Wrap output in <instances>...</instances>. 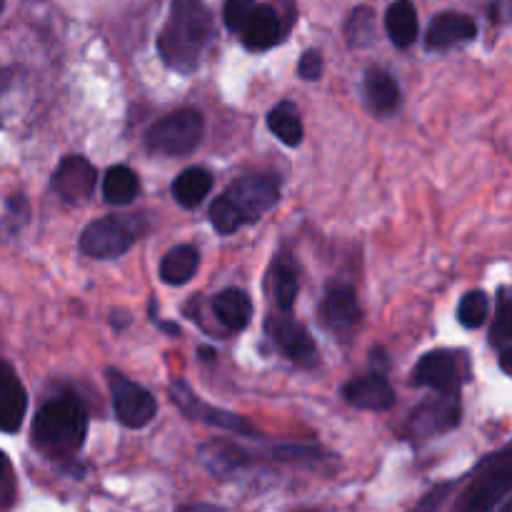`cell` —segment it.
<instances>
[{"label":"cell","instance_id":"obj_1","mask_svg":"<svg viewBox=\"0 0 512 512\" xmlns=\"http://www.w3.org/2000/svg\"><path fill=\"white\" fill-rule=\"evenodd\" d=\"M213 35V15L203 0H173L168 20L158 35L160 60L180 75L195 73Z\"/></svg>","mask_w":512,"mask_h":512},{"label":"cell","instance_id":"obj_2","mask_svg":"<svg viewBox=\"0 0 512 512\" xmlns=\"http://www.w3.org/2000/svg\"><path fill=\"white\" fill-rule=\"evenodd\" d=\"M278 200V180L270 175H243L230 183L218 200H213L208 218L220 235H233L263 218L278 205Z\"/></svg>","mask_w":512,"mask_h":512},{"label":"cell","instance_id":"obj_3","mask_svg":"<svg viewBox=\"0 0 512 512\" xmlns=\"http://www.w3.org/2000/svg\"><path fill=\"white\" fill-rule=\"evenodd\" d=\"M88 410L78 395H58L35 413L33 445L53 460H68L83 448Z\"/></svg>","mask_w":512,"mask_h":512},{"label":"cell","instance_id":"obj_4","mask_svg":"<svg viewBox=\"0 0 512 512\" xmlns=\"http://www.w3.org/2000/svg\"><path fill=\"white\" fill-rule=\"evenodd\" d=\"M205 133V118L195 108H180L175 113L165 115L153 128L145 133V148L155 155H180L193 153L200 145Z\"/></svg>","mask_w":512,"mask_h":512},{"label":"cell","instance_id":"obj_5","mask_svg":"<svg viewBox=\"0 0 512 512\" xmlns=\"http://www.w3.org/2000/svg\"><path fill=\"white\" fill-rule=\"evenodd\" d=\"M512 488L510 450H500L498 455L485 460L473 473V483L460 495L455 508L460 512H488L508 500Z\"/></svg>","mask_w":512,"mask_h":512},{"label":"cell","instance_id":"obj_6","mask_svg":"<svg viewBox=\"0 0 512 512\" xmlns=\"http://www.w3.org/2000/svg\"><path fill=\"white\" fill-rule=\"evenodd\" d=\"M435 393L438 395L423 400L413 410L408 425H405V433L415 443L450 433V430L458 428L460 418H463V405H460L458 390H435Z\"/></svg>","mask_w":512,"mask_h":512},{"label":"cell","instance_id":"obj_7","mask_svg":"<svg viewBox=\"0 0 512 512\" xmlns=\"http://www.w3.org/2000/svg\"><path fill=\"white\" fill-rule=\"evenodd\" d=\"M170 400L180 408V413L190 420H198V423L213 425V428L225 430V433L245 435V438H260V433L255 430V425L250 420H245L243 415L230 413V410L213 408L205 400H200L195 395V390L190 388L185 380H173L170 383Z\"/></svg>","mask_w":512,"mask_h":512},{"label":"cell","instance_id":"obj_8","mask_svg":"<svg viewBox=\"0 0 512 512\" xmlns=\"http://www.w3.org/2000/svg\"><path fill=\"white\" fill-rule=\"evenodd\" d=\"M138 235V220L110 215V218H100L85 228V233L80 235V250L95 260L120 258L123 253H128Z\"/></svg>","mask_w":512,"mask_h":512},{"label":"cell","instance_id":"obj_9","mask_svg":"<svg viewBox=\"0 0 512 512\" xmlns=\"http://www.w3.org/2000/svg\"><path fill=\"white\" fill-rule=\"evenodd\" d=\"M413 385L430 390H460L470 380L468 355L463 350H430L413 368Z\"/></svg>","mask_w":512,"mask_h":512},{"label":"cell","instance_id":"obj_10","mask_svg":"<svg viewBox=\"0 0 512 512\" xmlns=\"http://www.w3.org/2000/svg\"><path fill=\"white\" fill-rule=\"evenodd\" d=\"M105 380H108L110 398H113L115 418L125 425V428H145L150 420L158 413V403L153 395L143 388V385L133 383L125 378L120 370H105Z\"/></svg>","mask_w":512,"mask_h":512},{"label":"cell","instance_id":"obj_11","mask_svg":"<svg viewBox=\"0 0 512 512\" xmlns=\"http://www.w3.org/2000/svg\"><path fill=\"white\" fill-rule=\"evenodd\" d=\"M265 333L273 340L275 348H278L285 358L293 360L295 365H303V368L318 365V345L310 338L308 330H305L298 320L290 318L288 313L280 310L278 315H270V318L265 320Z\"/></svg>","mask_w":512,"mask_h":512},{"label":"cell","instance_id":"obj_12","mask_svg":"<svg viewBox=\"0 0 512 512\" xmlns=\"http://www.w3.org/2000/svg\"><path fill=\"white\" fill-rule=\"evenodd\" d=\"M360 318H363V313H360L358 293H355L353 285L345 283V280H330L323 298V323L328 325V330L345 338V335L358 330Z\"/></svg>","mask_w":512,"mask_h":512},{"label":"cell","instance_id":"obj_13","mask_svg":"<svg viewBox=\"0 0 512 512\" xmlns=\"http://www.w3.org/2000/svg\"><path fill=\"white\" fill-rule=\"evenodd\" d=\"M95 183H98V170L83 155H68L60 160L53 173V190L65 200V203L80 205L93 195Z\"/></svg>","mask_w":512,"mask_h":512},{"label":"cell","instance_id":"obj_14","mask_svg":"<svg viewBox=\"0 0 512 512\" xmlns=\"http://www.w3.org/2000/svg\"><path fill=\"white\" fill-rule=\"evenodd\" d=\"M238 35L245 48L260 53V50H268L280 43V38H283V20H280L278 10L273 5L255 3V8L250 10L248 18L240 25Z\"/></svg>","mask_w":512,"mask_h":512},{"label":"cell","instance_id":"obj_15","mask_svg":"<svg viewBox=\"0 0 512 512\" xmlns=\"http://www.w3.org/2000/svg\"><path fill=\"white\" fill-rule=\"evenodd\" d=\"M28 410V395L15 370L0 360V430L18 433Z\"/></svg>","mask_w":512,"mask_h":512},{"label":"cell","instance_id":"obj_16","mask_svg":"<svg viewBox=\"0 0 512 512\" xmlns=\"http://www.w3.org/2000/svg\"><path fill=\"white\" fill-rule=\"evenodd\" d=\"M343 398L358 410H390L395 405V390L383 373H370L345 385Z\"/></svg>","mask_w":512,"mask_h":512},{"label":"cell","instance_id":"obj_17","mask_svg":"<svg viewBox=\"0 0 512 512\" xmlns=\"http://www.w3.org/2000/svg\"><path fill=\"white\" fill-rule=\"evenodd\" d=\"M478 35V25L470 15L463 13H440L433 18L428 33H425V48L448 50L453 45H463Z\"/></svg>","mask_w":512,"mask_h":512},{"label":"cell","instance_id":"obj_18","mask_svg":"<svg viewBox=\"0 0 512 512\" xmlns=\"http://www.w3.org/2000/svg\"><path fill=\"white\" fill-rule=\"evenodd\" d=\"M210 310L218 318V323L223 325L230 333H240V330L248 328L250 318H253V303H250L248 293H243L240 288H225L210 300Z\"/></svg>","mask_w":512,"mask_h":512},{"label":"cell","instance_id":"obj_19","mask_svg":"<svg viewBox=\"0 0 512 512\" xmlns=\"http://www.w3.org/2000/svg\"><path fill=\"white\" fill-rule=\"evenodd\" d=\"M265 288H268L270 300L278 305V310L290 313V310L295 308V300H298V293H300V275L293 260L288 258L275 260L268 270Z\"/></svg>","mask_w":512,"mask_h":512},{"label":"cell","instance_id":"obj_20","mask_svg":"<svg viewBox=\"0 0 512 512\" xmlns=\"http://www.w3.org/2000/svg\"><path fill=\"white\" fill-rule=\"evenodd\" d=\"M363 85L365 100L375 115H390L400 108V85L393 73L383 68H370Z\"/></svg>","mask_w":512,"mask_h":512},{"label":"cell","instance_id":"obj_21","mask_svg":"<svg viewBox=\"0 0 512 512\" xmlns=\"http://www.w3.org/2000/svg\"><path fill=\"white\" fill-rule=\"evenodd\" d=\"M385 28L395 48H410L418 38V10L410 0H395L385 13Z\"/></svg>","mask_w":512,"mask_h":512},{"label":"cell","instance_id":"obj_22","mask_svg":"<svg viewBox=\"0 0 512 512\" xmlns=\"http://www.w3.org/2000/svg\"><path fill=\"white\" fill-rule=\"evenodd\" d=\"M210 188H213V175H210L208 170L188 168L173 180V188H170V193H173V198L178 200L180 208L193 210V208H198L205 198H208Z\"/></svg>","mask_w":512,"mask_h":512},{"label":"cell","instance_id":"obj_23","mask_svg":"<svg viewBox=\"0 0 512 512\" xmlns=\"http://www.w3.org/2000/svg\"><path fill=\"white\" fill-rule=\"evenodd\" d=\"M200 268V253L195 245H178L160 260V278L168 285H185Z\"/></svg>","mask_w":512,"mask_h":512},{"label":"cell","instance_id":"obj_24","mask_svg":"<svg viewBox=\"0 0 512 512\" xmlns=\"http://www.w3.org/2000/svg\"><path fill=\"white\" fill-rule=\"evenodd\" d=\"M268 128L280 143L290 145V148H298L303 143V120H300L298 108H295L290 100H283V103L273 105L268 113Z\"/></svg>","mask_w":512,"mask_h":512},{"label":"cell","instance_id":"obj_25","mask_svg":"<svg viewBox=\"0 0 512 512\" xmlns=\"http://www.w3.org/2000/svg\"><path fill=\"white\" fill-rule=\"evenodd\" d=\"M512 308H510V293L508 288H500L498 305H495V320L493 330H490V343L500 355V368L510 373V350H512Z\"/></svg>","mask_w":512,"mask_h":512},{"label":"cell","instance_id":"obj_26","mask_svg":"<svg viewBox=\"0 0 512 512\" xmlns=\"http://www.w3.org/2000/svg\"><path fill=\"white\" fill-rule=\"evenodd\" d=\"M140 193V178L128 165H113L105 173L103 195L110 205H130Z\"/></svg>","mask_w":512,"mask_h":512},{"label":"cell","instance_id":"obj_27","mask_svg":"<svg viewBox=\"0 0 512 512\" xmlns=\"http://www.w3.org/2000/svg\"><path fill=\"white\" fill-rule=\"evenodd\" d=\"M490 313V300L483 290H470V293L463 295L458 305V320L463 328L478 330L483 328L485 320H488Z\"/></svg>","mask_w":512,"mask_h":512},{"label":"cell","instance_id":"obj_28","mask_svg":"<svg viewBox=\"0 0 512 512\" xmlns=\"http://www.w3.org/2000/svg\"><path fill=\"white\" fill-rule=\"evenodd\" d=\"M375 15L370 8H358L348 20V40L350 45H365L373 40Z\"/></svg>","mask_w":512,"mask_h":512},{"label":"cell","instance_id":"obj_29","mask_svg":"<svg viewBox=\"0 0 512 512\" xmlns=\"http://www.w3.org/2000/svg\"><path fill=\"white\" fill-rule=\"evenodd\" d=\"M28 218V200L23 195H13V198H8V213H5V220L0 223V230L8 235H18V230L28 223Z\"/></svg>","mask_w":512,"mask_h":512},{"label":"cell","instance_id":"obj_30","mask_svg":"<svg viewBox=\"0 0 512 512\" xmlns=\"http://www.w3.org/2000/svg\"><path fill=\"white\" fill-rule=\"evenodd\" d=\"M255 8V0H225V8H223V20L228 25V30L238 33L243 20L248 18L250 10Z\"/></svg>","mask_w":512,"mask_h":512},{"label":"cell","instance_id":"obj_31","mask_svg":"<svg viewBox=\"0 0 512 512\" xmlns=\"http://www.w3.org/2000/svg\"><path fill=\"white\" fill-rule=\"evenodd\" d=\"M323 55L318 53V50H305L303 58H300L298 63V73L303 80H320V75H323Z\"/></svg>","mask_w":512,"mask_h":512},{"label":"cell","instance_id":"obj_32","mask_svg":"<svg viewBox=\"0 0 512 512\" xmlns=\"http://www.w3.org/2000/svg\"><path fill=\"white\" fill-rule=\"evenodd\" d=\"M10 495H13V465L8 455L0 450V505H8Z\"/></svg>","mask_w":512,"mask_h":512},{"label":"cell","instance_id":"obj_33","mask_svg":"<svg viewBox=\"0 0 512 512\" xmlns=\"http://www.w3.org/2000/svg\"><path fill=\"white\" fill-rule=\"evenodd\" d=\"M15 83V70L13 68H0V103L5 100L8 90ZM0 125H3V110H0Z\"/></svg>","mask_w":512,"mask_h":512},{"label":"cell","instance_id":"obj_34","mask_svg":"<svg viewBox=\"0 0 512 512\" xmlns=\"http://www.w3.org/2000/svg\"><path fill=\"white\" fill-rule=\"evenodd\" d=\"M3 5H5V0H0V13H3Z\"/></svg>","mask_w":512,"mask_h":512}]
</instances>
